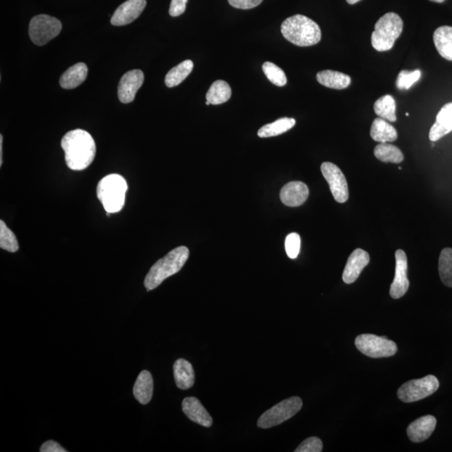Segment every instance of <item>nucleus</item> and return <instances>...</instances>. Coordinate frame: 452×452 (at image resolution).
<instances>
[{
	"label": "nucleus",
	"mask_w": 452,
	"mask_h": 452,
	"mask_svg": "<svg viewBox=\"0 0 452 452\" xmlns=\"http://www.w3.org/2000/svg\"><path fill=\"white\" fill-rule=\"evenodd\" d=\"M61 147L65 152L66 163L70 170H84L95 159V141L89 132L81 129L66 133L62 137Z\"/></svg>",
	"instance_id": "nucleus-1"
},
{
	"label": "nucleus",
	"mask_w": 452,
	"mask_h": 452,
	"mask_svg": "<svg viewBox=\"0 0 452 452\" xmlns=\"http://www.w3.org/2000/svg\"><path fill=\"white\" fill-rule=\"evenodd\" d=\"M281 31L286 40L301 47L315 46L322 39L320 26L313 19L302 14L286 19L282 23Z\"/></svg>",
	"instance_id": "nucleus-2"
},
{
	"label": "nucleus",
	"mask_w": 452,
	"mask_h": 452,
	"mask_svg": "<svg viewBox=\"0 0 452 452\" xmlns=\"http://www.w3.org/2000/svg\"><path fill=\"white\" fill-rule=\"evenodd\" d=\"M190 250L187 247L179 246L157 262L145 277L144 286L147 291L158 288L167 278L178 273L186 264Z\"/></svg>",
	"instance_id": "nucleus-3"
},
{
	"label": "nucleus",
	"mask_w": 452,
	"mask_h": 452,
	"mask_svg": "<svg viewBox=\"0 0 452 452\" xmlns=\"http://www.w3.org/2000/svg\"><path fill=\"white\" fill-rule=\"evenodd\" d=\"M128 184L123 176L110 175L97 184V195L107 213H119L125 204Z\"/></svg>",
	"instance_id": "nucleus-4"
},
{
	"label": "nucleus",
	"mask_w": 452,
	"mask_h": 452,
	"mask_svg": "<svg viewBox=\"0 0 452 452\" xmlns=\"http://www.w3.org/2000/svg\"><path fill=\"white\" fill-rule=\"evenodd\" d=\"M403 31V21L399 14L391 12L380 17L375 23L371 37L373 48L380 52L393 48Z\"/></svg>",
	"instance_id": "nucleus-5"
},
{
	"label": "nucleus",
	"mask_w": 452,
	"mask_h": 452,
	"mask_svg": "<svg viewBox=\"0 0 452 452\" xmlns=\"http://www.w3.org/2000/svg\"><path fill=\"white\" fill-rule=\"evenodd\" d=\"M302 400L299 397L294 396L282 400L276 406L266 411L258 420L257 426L262 429L278 426L286 420L293 418L301 411Z\"/></svg>",
	"instance_id": "nucleus-6"
},
{
	"label": "nucleus",
	"mask_w": 452,
	"mask_h": 452,
	"mask_svg": "<svg viewBox=\"0 0 452 452\" xmlns=\"http://www.w3.org/2000/svg\"><path fill=\"white\" fill-rule=\"evenodd\" d=\"M439 380L434 375H427L422 379L413 380L404 383L397 392L398 398L404 403H412L426 398L438 391Z\"/></svg>",
	"instance_id": "nucleus-7"
},
{
	"label": "nucleus",
	"mask_w": 452,
	"mask_h": 452,
	"mask_svg": "<svg viewBox=\"0 0 452 452\" xmlns=\"http://www.w3.org/2000/svg\"><path fill=\"white\" fill-rule=\"evenodd\" d=\"M356 348L364 355L375 359L394 356L398 351L395 342L386 337H379L373 334H361L356 337Z\"/></svg>",
	"instance_id": "nucleus-8"
},
{
	"label": "nucleus",
	"mask_w": 452,
	"mask_h": 452,
	"mask_svg": "<svg viewBox=\"0 0 452 452\" xmlns=\"http://www.w3.org/2000/svg\"><path fill=\"white\" fill-rule=\"evenodd\" d=\"M61 22L50 15H37L31 19L29 35L35 45L45 46L61 33Z\"/></svg>",
	"instance_id": "nucleus-9"
},
{
	"label": "nucleus",
	"mask_w": 452,
	"mask_h": 452,
	"mask_svg": "<svg viewBox=\"0 0 452 452\" xmlns=\"http://www.w3.org/2000/svg\"><path fill=\"white\" fill-rule=\"evenodd\" d=\"M321 171L329 184L334 199L341 204L347 202L349 197L348 183L340 168L336 164L325 162L322 164Z\"/></svg>",
	"instance_id": "nucleus-10"
},
{
	"label": "nucleus",
	"mask_w": 452,
	"mask_h": 452,
	"mask_svg": "<svg viewBox=\"0 0 452 452\" xmlns=\"http://www.w3.org/2000/svg\"><path fill=\"white\" fill-rule=\"evenodd\" d=\"M408 261L403 250L395 253V275L391 286L390 294L393 299H399L407 293L410 282L407 277Z\"/></svg>",
	"instance_id": "nucleus-11"
},
{
	"label": "nucleus",
	"mask_w": 452,
	"mask_h": 452,
	"mask_svg": "<svg viewBox=\"0 0 452 452\" xmlns=\"http://www.w3.org/2000/svg\"><path fill=\"white\" fill-rule=\"evenodd\" d=\"M146 0H128L117 8L111 19L115 26H127L140 17L146 7Z\"/></svg>",
	"instance_id": "nucleus-12"
},
{
	"label": "nucleus",
	"mask_w": 452,
	"mask_h": 452,
	"mask_svg": "<svg viewBox=\"0 0 452 452\" xmlns=\"http://www.w3.org/2000/svg\"><path fill=\"white\" fill-rule=\"evenodd\" d=\"M144 74L141 70H129L124 74L119 85V98L124 104L135 99L136 94L144 84Z\"/></svg>",
	"instance_id": "nucleus-13"
},
{
	"label": "nucleus",
	"mask_w": 452,
	"mask_h": 452,
	"mask_svg": "<svg viewBox=\"0 0 452 452\" xmlns=\"http://www.w3.org/2000/svg\"><path fill=\"white\" fill-rule=\"evenodd\" d=\"M371 257L367 251L362 249L353 250L348 257L343 273L346 284H352L359 278L362 271L369 265Z\"/></svg>",
	"instance_id": "nucleus-14"
},
{
	"label": "nucleus",
	"mask_w": 452,
	"mask_h": 452,
	"mask_svg": "<svg viewBox=\"0 0 452 452\" xmlns=\"http://www.w3.org/2000/svg\"><path fill=\"white\" fill-rule=\"evenodd\" d=\"M309 190L304 183L293 181L283 186L280 193L282 202L286 206L297 207L308 199Z\"/></svg>",
	"instance_id": "nucleus-15"
},
{
	"label": "nucleus",
	"mask_w": 452,
	"mask_h": 452,
	"mask_svg": "<svg viewBox=\"0 0 452 452\" xmlns=\"http://www.w3.org/2000/svg\"><path fill=\"white\" fill-rule=\"evenodd\" d=\"M435 426L436 419L434 416L424 415L410 424L407 428L408 438L412 442H423L433 433Z\"/></svg>",
	"instance_id": "nucleus-16"
},
{
	"label": "nucleus",
	"mask_w": 452,
	"mask_h": 452,
	"mask_svg": "<svg viewBox=\"0 0 452 452\" xmlns=\"http://www.w3.org/2000/svg\"><path fill=\"white\" fill-rule=\"evenodd\" d=\"M182 409L184 414L193 422L197 423L204 427H210L213 419L206 409L203 406L195 397H188L183 400Z\"/></svg>",
	"instance_id": "nucleus-17"
},
{
	"label": "nucleus",
	"mask_w": 452,
	"mask_h": 452,
	"mask_svg": "<svg viewBox=\"0 0 452 452\" xmlns=\"http://www.w3.org/2000/svg\"><path fill=\"white\" fill-rule=\"evenodd\" d=\"M452 131V102L446 104L436 116L435 123L432 126L429 139L436 141Z\"/></svg>",
	"instance_id": "nucleus-18"
},
{
	"label": "nucleus",
	"mask_w": 452,
	"mask_h": 452,
	"mask_svg": "<svg viewBox=\"0 0 452 452\" xmlns=\"http://www.w3.org/2000/svg\"><path fill=\"white\" fill-rule=\"evenodd\" d=\"M174 375L177 387L180 390H188L195 384V375L190 362L179 359L174 364Z\"/></svg>",
	"instance_id": "nucleus-19"
},
{
	"label": "nucleus",
	"mask_w": 452,
	"mask_h": 452,
	"mask_svg": "<svg viewBox=\"0 0 452 452\" xmlns=\"http://www.w3.org/2000/svg\"><path fill=\"white\" fill-rule=\"evenodd\" d=\"M88 69L85 63H77L63 73L60 85L62 88L70 90L83 83L88 77Z\"/></svg>",
	"instance_id": "nucleus-20"
},
{
	"label": "nucleus",
	"mask_w": 452,
	"mask_h": 452,
	"mask_svg": "<svg viewBox=\"0 0 452 452\" xmlns=\"http://www.w3.org/2000/svg\"><path fill=\"white\" fill-rule=\"evenodd\" d=\"M317 80L326 88L343 90L351 84V77L336 70H325L317 74Z\"/></svg>",
	"instance_id": "nucleus-21"
},
{
	"label": "nucleus",
	"mask_w": 452,
	"mask_h": 452,
	"mask_svg": "<svg viewBox=\"0 0 452 452\" xmlns=\"http://www.w3.org/2000/svg\"><path fill=\"white\" fill-rule=\"evenodd\" d=\"M153 393V380L150 372L144 371L140 373L133 387V395L141 404L150 402Z\"/></svg>",
	"instance_id": "nucleus-22"
},
{
	"label": "nucleus",
	"mask_w": 452,
	"mask_h": 452,
	"mask_svg": "<svg viewBox=\"0 0 452 452\" xmlns=\"http://www.w3.org/2000/svg\"><path fill=\"white\" fill-rule=\"evenodd\" d=\"M433 41L440 56L452 61V27H439L435 30Z\"/></svg>",
	"instance_id": "nucleus-23"
},
{
	"label": "nucleus",
	"mask_w": 452,
	"mask_h": 452,
	"mask_svg": "<svg viewBox=\"0 0 452 452\" xmlns=\"http://www.w3.org/2000/svg\"><path fill=\"white\" fill-rule=\"evenodd\" d=\"M371 136L373 140L379 143H391L398 137L396 129L388 123L386 120L378 117L373 121Z\"/></svg>",
	"instance_id": "nucleus-24"
},
{
	"label": "nucleus",
	"mask_w": 452,
	"mask_h": 452,
	"mask_svg": "<svg viewBox=\"0 0 452 452\" xmlns=\"http://www.w3.org/2000/svg\"><path fill=\"white\" fill-rule=\"evenodd\" d=\"M193 68H194V63L192 61L186 60L181 62L168 72L165 77V84L168 88L179 86L181 82L186 79L188 75L192 72Z\"/></svg>",
	"instance_id": "nucleus-25"
},
{
	"label": "nucleus",
	"mask_w": 452,
	"mask_h": 452,
	"mask_svg": "<svg viewBox=\"0 0 452 452\" xmlns=\"http://www.w3.org/2000/svg\"><path fill=\"white\" fill-rule=\"evenodd\" d=\"M373 110H375L376 115L381 119L391 121V123H395L397 120L396 102L395 98L391 95L380 97L373 104Z\"/></svg>",
	"instance_id": "nucleus-26"
},
{
	"label": "nucleus",
	"mask_w": 452,
	"mask_h": 452,
	"mask_svg": "<svg viewBox=\"0 0 452 452\" xmlns=\"http://www.w3.org/2000/svg\"><path fill=\"white\" fill-rule=\"evenodd\" d=\"M295 124H296V120L294 119L283 117V119H278L273 124L263 126L262 128L259 129L257 135L259 137H262V139H264V137H276L289 131L290 129L294 127Z\"/></svg>",
	"instance_id": "nucleus-27"
},
{
	"label": "nucleus",
	"mask_w": 452,
	"mask_h": 452,
	"mask_svg": "<svg viewBox=\"0 0 452 452\" xmlns=\"http://www.w3.org/2000/svg\"><path fill=\"white\" fill-rule=\"evenodd\" d=\"M231 88L227 82L219 80L210 86L206 94V101L212 105L225 104L231 97Z\"/></svg>",
	"instance_id": "nucleus-28"
},
{
	"label": "nucleus",
	"mask_w": 452,
	"mask_h": 452,
	"mask_svg": "<svg viewBox=\"0 0 452 452\" xmlns=\"http://www.w3.org/2000/svg\"><path fill=\"white\" fill-rule=\"evenodd\" d=\"M375 156L377 159L384 163L400 164L403 162L404 155L399 148L388 143L377 145L375 148Z\"/></svg>",
	"instance_id": "nucleus-29"
},
{
	"label": "nucleus",
	"mask_w": 452,
	"mask_h": 452,
	"mask_svg": "<svg viewBox=\"0 0 452 452\" xmlns=\"http://www.w3.org/2000/svg\"><path fill=\"white\" fill-rule=\"evenodd\" d=\"M439 274L444 285L452 288V249L442 250L439 258Z\"/></svg>",
	"instance_id": "nucleus-30"
},
{
	"label": "nucleus",
	"mask_w": 452,
	"mask_h": 452,
	"mask_svg": "<svg viewBox=\"0 0 452 452\" xmlns=\"http://www.w3.org/2000/svg\"><path fill=\"white\" fill-rule=\"evenodd\" d=\"M0 248L17 253L19 250V243L17 237L3 221H0Z\"/></svg>",
	"instance_id": "nucleus-31"
},
{
	"label": "nucleus",
	"mask_w": 452,
	"mask_h": 452,
	"mask_svg": "<svg viewBox=\"0 0 452 452\" xmlns=\"http://www.w3.org/2000/svg\"><path fill=\"white\" fill-rule=\"evenodd\" d=\"M263 72L265 73L266 77L271 83L277 86H284L288 82L286 74L283 72L282 69L279 68L274 63L266 61L262 66Z\"/></svg>",
	"instance_id": "nucleus-32"
},
{
	"label": "nucleus",
	"mask_w": 452,
	"mask_h": 452,
	"mask_svg": "<svg viewBox=\"0 0 452 452\" xmlns=\"http://www.w3.org/2000/svg\"><path fill=\"white\" fill-rule=\"evenodd\" d=\"M422 77V72L420 70H402L397 78L396 86L399 90H409L413 85L416 83Z\"/></svg>",
	"instance_id": "nucleus-33"
},
{
	"label": "nucleus",
	"mask_w": 452,
	"mask_h": 452,
	"mask_svg": "<svg viewBox=\"0 0 452 452\" xmlns=\"http://www.w3.org/2000/svg\"><path fill=\"white\" fill-rule=\"evenodd\" d=\"M286 254L291 259H296L299 255L301 249V237L297 233H291L286 237L285 241Z\"/></svg>",
	"instance_id": "nucleus-34"
},
{
	"label": "nucleus",
	"mask_w": 452,
	"mask_h": 452,
	"mask_svg": "<svg viewBox=\"0 0 452 452\" xmlns=\"http://www.w3.org/2000/svg\"><path fill=\"white\" fill-rule=\"evenodd\" d=\"M322 442L320 438L313 436L306 439L301 443V445L295 450V452H321L322 451Z\"/></svg>",
	"instance_id": "nucleus-35"
},
{
	"label": "nucleus",
	"mask_w": 452,
	"mask_h": 452,
	"mask_svg": "<svg viewBox=\"0 0 452 452\" xmlns=\"http://www.w3.org/2000/svg\"><path fill=\"white\" fill-rule=\"evenodd\" d=\"M232 7L239 10H250L260 6L263 0H228Z\"/></svg>",
	"instance_id": "nucleus-36"
},
{
	"label": "nucleus",
	"mask_w": 452,
	"mask_h": 452,
	"mask_svg": "<svg viewBox=\"0 0 452 452\" xmlns=\"http://www.w3.org/2000/svg\"><path fill=\"white\" fill-rule=\"evenodd\" d=\"M188 0H172L170 8V14L172 17H179L186 10Z\"/></svg>",
	"instance_id": "nucleus-37"
},
{
	"label": "nucleus",
	"mask_w": 452,
	"mask_h": 452,
	"mask_svg": "<svg viewBox=\"0 0 452 452\" xmlns=\"http://www.w3.org/2000/svg\"><path fill=\"white\" fill-rule=\"evenodd\" d=\"M41 452H66L64 448L61 447L59 444L54 441H48L43 444L41 447Z\"/></svg>",
	"instance_id": "nucleus-38"
},
{
	"label": "nucleus",
	"mask_w": 452,
	"mask_h": 452,
	"mask_svg": "<svg viewBox=\"0 0 452 452\" xmlns=\"http://www.w3.org/2000/svg\"><path fill=\"white\" fill-rule=\"evenodd\" d=\"M3 164V136L0 135V166Z\"/></svg>",
	"instance_id": "nucleus-39"
},
{
	"label": "nucleus",
	"mask_w": 452,
	"mask_h": 452,
	"mask_svg": "<svg viewBox=\"0 0 452 452\" xmlns=\"http://www.w3.org/2000/svg\"><path fill=\"white\" fill-rule=\"evenodd\" d=\"M349 5H355V3L360 1V0H346Z\"/></svg>",
	"instance_id": "nucleus-40"
},
{
	"label": "nucleus",
	"mask_w": 452,
	"mask_h": 452,
	"mask_svg": "<svg viewBox=\"0 0 452 452\" xmlns=\"http://www.w3.org/2000/svg\"><path fill=\"white\" fill-rule=\"evenodd\" d=\"M431 1L441 3L445 1V0H431Z\"/></svg>",
	"instance_id": "nucleus-41"
}]
</instances>
